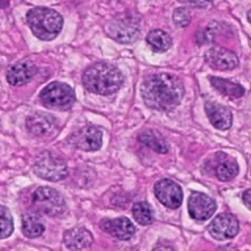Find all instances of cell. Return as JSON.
Instances as JSON below:
<instances>
[{
	"label": "cell",
	"mask_w": 251,
	"mask_h": 251,
	"mask_svg": "<svg viewBox=\"0 0 251 251\" xmlns=\"http://www.w3.org/2000/svg\"><path fill=\"white\" fill-rule=\"evenodd\" d=\"M124 75L119 69L108 63H97L83 73L82 83L90 92L108 95L120 89Z\"/></svg>",
	"instance_id": "cell-2"
},
{
	"label": "cell",
	"mask_w": 251,
	"mask_h": 251,
	"mask_svg": "<svg viewBox=\"0 0 251 251\" xmlns=\"http://www.w3.org/2000/svg\"><path fill=\"white\" fill-rule=\"evenodd\" d=\"M187 207L191 218L197 221L208 220L216 211L215 201L202 192L191 193L188 199Z\"/></svg>",
	"instance_id": "cell-11"
},
{
	"label": "cell",
	"mask_w": 251,
	"mask_h": 251,
	"mask_svg": "<svg viewBox=\"0 0 251 251\" xmlns=\"http://www.w3.org/2000/svg\"><path fill=\"white\" fill-rule=\"evenodd\" d=\"M70 142L83 151H96L102 145V132L94 126H85L70 136Z\"/></svg>",
	"instance_id": "cell-9"
},
{
	"label": "cell",
	"mask_w": 251,
	"mask_h": 251,
	"mask_svg": "<svg viewBox=\"0 0 251 251\" xmlns=\"http://www.w3.org/2000/svg\"><path fill=\"white\" fill-rule=\"evenodd\" d=\"M139 140L147 147L151 148L158 153H167L169 150L166 140L157 132L153 130H147L139 135Z\"/></svg>",
	"instance_id": "cell-22"
},
{
	"label": "cell",
	"mask_w": 251,
	"mask_h": 251,
	"mask_svg": "<svg viewBox=\"0 0 251 251\" xmlns=\"http://www.w3.org/2000/svg\"><path fill=\"white\" fill-rule=\"evenodd\" d=\"M242 200H243V203L245 204V206L249 210H251V188L244 191V193L242 195Z\"/></svg>",
	"instance_id": "cell-27"
},
{
	"label": "cell",
	"mask_w": 251,
	"mask_h": 251,
	"mask_svg": "<svg viewBox=\"0 0 251 251\" xmlns=\"http://www.w3.org/2000/svg\"><path fill=\"white\" fill-rule=\"evenodd\" d=\"M28 131L37 137H47L56 129L55 119L45 113H35L26 119Z\"/></svg>",
	"instance_id": "cell-13"
},
{
	"label": "cell",
	"mask_w": 251,
	"mask_h": 251,
	"mask_svg": "<svg viewBox=\"0 0 251 251\" xmlns=\"http://www.w3.org/2000/svg\"><path fill=\"white\" fill-rule=\"evenodd\" d=\"M140 33V26L134 18L126 17L116 19L109 25V34L121 43L135 41Z\"/></svg>",
	"instance_id": "cell-7"
},
{
	"label": "cell",
	"mask_w": 251,
	"mask_h": 251,
	"mask_svg": "<svg viewBox=\"0 0 251 251\" xmlns=\"http://www.w3.org/2000/svg\"><path fill=\"white\" fill-rule=\"evenodd\" d=\"M149 46L156 52H164L168 50L173 43L171 36L162 29H154L146 36Z\"/></svg>",
	"instance_id": "cell-20"
},
{
	"label": "cell",
	"mask_w": 251,
	"mask_h": 251,
	"mask_svg": "<svg viewBox=\"0 0 251 251\" xmlns=\"http://www.w3.org/2000/svg\"><path fill=\"white\" fill-rule=\"evenodd\" d=\"M238 165L237 163L225 156L224 159L220 160L215 168V175L216 176L223 181H228L232 179L238 174Z\"/></svg>",
	"instance_id": "cell-21"
},
{
	"label": "cell",
	"mask_w": 251,
	"mask_h": 251,
	"mask_svg": "<svg viewBox=\"0 0 251 251\" xmlns=\"http://www.w3.org/2000/svg\"><path fill=\"white\" fill-rule=\"evenodd\" d=\"M31 203L37 211L51 217L62 215L67 208L63 196L57 190L48 186L37 188L32 194Z\"/></svg>",
	"instance_id": "cell-6"
},
{
	"label": "cell",
	"mask_w": 251,
	"mask_h": 251,
	"mask_svg": "<svg viewBox=\"0 0 251 251\" xmlns=\"http://www.w3.org/2000/svg\"><path fill=\"white\" fill-rule=\"evenodd\" d=\"M178 1L195 8H205L211 3V0H178Z\"/></svg>",
	"instance_id": "cell-26"
},
{
	"label": "cell",
	"mask_w": 251,
	"mask_h": 251,
	"mask_svg": "<svg viewBox=\"0 0 251 251\" xmlns=\"http://www.w3.org/2000/svg\"><path fill=\"white\" fill-rule=\"evenodd\" d=\"M155 195L159 201L168 208L176 209L182 202L181 188L175 181L164 178L159 180L154 187Z\"/></svg>",
	"instance_id": "cell-10"
},
{
	"label": "cell",
	"mask_w": 251,
	"mask_h": 251,
	"mask_svg": "<svg viewBox=\"0 0 251 251\" xmlns=\"http://www.w3.org/2000/svg\"><path fill=\"white\" fill-rule=\"evenodd\" d=\"M26 22L33 34L41 40H52L63 26L61 15L53 9L37 7L28 11Z\"/></svg>",
	"instance_id": "cell-3"
},
{
	"label": "cell",
	"mask_w": 251,
	"mask_h": 251,
	"mask_svg": "<svg viewBox=\"0 0 251 251\" xmlns=\"http://www.w3.org/2000/svg\"><path fill=\"white\" fill-rule=\"evenodd\" d=\"M173 21L176 26H186L190 22V14L186 8H176L173 14Z\"/></svg>",
	"instance_id": "cell-25"
},
{
	"label": "cell",
	"mask_w": 251,
	"mask_h": 251,
	"mask_svg": "<svg viewBox=\"0 0 251 251\" xmlns=\"http://www.w3.org/2000/svg\"><path fill=\"white\" fill-rule=\"evenodd\" d=\"M45 229L42 219L35 214H25L22 218L23 233L29 238L39 237Z\"/></svg>",
	"instance_id": "cell-18"
},
{
	"label": "cell",
	"mask_w": 251,
	"mask_h": 251,
	"mask_svg": "<svg viewBox=\"0 0 251 251\" xmlns=\"http://www.w3.org/2000/svg\"><path fill=\"white\" fill-rule=\"evenodd\" d=\"M153 251H176V250L169 246H160V247L155 248Z\"/></svg>",
	"instance_id": "cell-28"
},
{
	"label": "cell",
	"mask_w": 251,
	"mask_h": 251,
	"mask_svg": "<svg viewBox=\"0 0 251 251\" xmlns=\"http://www.w3.org/2000/svg\"><path fill=\"white\" fill-rule=\"evenodd\" d=\"M35 72L36 69L31 62L21 61L8 70L7 80L12 85H23L32 78Z\"/></svg>",
	"instance_id": "cell-17"
},
{
	"label": "cell",
	"mask_w": 251,
	"mask_h": 251,
	"mask_svg": "<svg viewBox=\"0 0 251 251\" xmlns=\"http://www.w3.org/2000/svg\"><path fill=\"white\" fill-rule=\"evenodd\" d=\"M205 111L211 124L218 129H228L231 126L232 115L229 109L216 102H207Z\"/></svg>",
	"instance_id": "cell-16"
},
{
	"label": "cell",
	"mask_w": 251,
	"mask_h": 251,
	"mask_svg": "<svg viewBox=\"0 0 251 251\" xmlns=\"http://www.w3.org/2000/svg\"><path fill=\"white\" fill-rule=\"evenodd\" d=\"M101 227L114 237L121 240L130 239L135 232V227L132 223L126 217L116 219H105L100 222Z\"/></svg>",
	"instance_id": "cell-14"
},
{
	"label": "cell",
	"mask_w": 251,
	"mask_h": 251,
	"mask_svg": "<svg viewBox=\"0 0 251 251\" xmlns=\"http://www.w3.org/2000/svg\"><path fill=\"white\" fill-rule=\"evenodd\" d=\"M132 215L135 221L143 226L153 222V211L147 202H137L132 207Z\"/></svg>",
	"instance_id": "cell-23"
},
{
	"label": "cell",
	"mask_w": 251,
	"mask_h": 251,
	"mask_svg": "<svg viewBox=\"0 0 251 251\" xmlns=\"http://www.w3.org/2000/svg\"><path fill=\"white\" fill-rule=\"evenodd\" d=\"M239 229L237 219L227 213L218 215L209 225L210 234L218 240H226L234 237Z\"/></svg>",
	"instance_id": "cell-8"
},
{
	"label": "cell",
	"mask_w": 251,
	"mask_h": 251,
	"mask_svg": "<svg viewBox=\"0 0 251 251\" xmlns=\"http://www.w3.org/2000/svg\"><path fill=\"white\" fill-rule=\"evenodd\" d=\"M14 229L12 215L9 210L5 207H1V238L4 239L11 235Z\"/></svg>",
	"instance_id": "cell-24"
},
{
	"label": "cell",
	"mask_w": 251,
	"mask_h": 251,
	"mask_svg": "<svg viewBox=\"0 0 251 251\" xmlns=\"http://www.w3.org/2000/svg\"><path fill=\"white\" fill-rule=\"evenodd\" d=\"M210 82L215 89L225 95L239 98L244 94V88L240 84L232 82L228 79L218 76H210Z\"/></svg>",
	"instance_id": "cell-19"
},
{
	"label": "cell",
	"mask_w": 251,
	"mask_h": 251,
	"mask_svg": "<svg viewBox=\"0 0 251 251\" xmlns=\"http://www.w3.org/2000/svg\"><path fill=\"white\" fill-rule=\"evenodd\" d=\"M205 60L209 66L220 71L233 70L239 64L236 54L224 47L210 48L205 53Z\"/></svg>",
	"instance_id": "cell-12"
},
{
	"label": "cell",
	"mask_w": 251,
	"mask_h": 251,
	"mask_svg": "<svg viewBox=\"0 0 251 251\" xmlns=\"http://www.w3.org/2000/svg\"><path fill=\"white\" fill-rule=\"evenodd\" d=\"M64 243L71 251H88L93 243L92 234L83 227H74L64 233Z\"/></svg>",
	"instance_id": "cell-15"
},
{
	"label": "cell",
	"mask_w": 251,
	"mask_h": 251,
	"mask_svg": "<svg viewBox=\"0 0 251 251\" xmlns=\"http://www.w3.org/2000/svg\"><path fill=\"white\" fill-rule=\"evenodd\" d=\"M33 172L41 178L58 181L67 176L68 168L60 156L45 150L36 156L33 164Z\"/></svg>",
	"instance_id": "cell-4"
},
{
	"label": "cell",
	"mask_w": 251,
	"mask_h": 251,
	"mask_svg": "<svg viewBox=\"0 0 251 251\" xmlns=\"http://www.w3.org/2000/svg\"><path fill=\"white\" fill-rule=\"evenodd\" d=\"M41 102L50 109L67 110L75 102L73 88L63 82L54 81L45 86L40 92Z\"/></svg>",
	"instance_id": "cell-5"
},
{
	"label": "cell",
	"mask_w": 251,
	"mask_h": 251,
	"mask_svg": "<svg viewBox=\"0 0 251 251\" xmlns=\"http://www.w3.org/2000/svg\"><path fill=\"white\" fill-rule=\"evenodd\" d=\"M183 94L182 81L167 73L149 75L141 86V95L145 104L158 111H172L179 104Z\"/></svg>",
	"instance_id": "cell-1"
}]
</instances>
